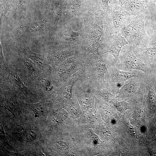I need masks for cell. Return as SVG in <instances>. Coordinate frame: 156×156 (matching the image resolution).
<instances>
[{
  "instance_id": "1",
  "label": "cell",
  "mask_w": 156,
  "mask_h": 156,
  "mask_svg": "<svg viewBox=\"0 0 156 156\" xmlns=\"http://www.w3.org/2000/svg\"><path fill=\"white\" fill-rule=\"evenodd\" d=\"M146 17L141 14L131 18L130 23L121 29L119 33L129 44L142 48L149 44V38L144 29Z\"/></svg>"
},
{
  "instance_id": "2",
  "label": "cell",
  "mask_w": 156,
  "mask_h": 156,
  "mask_svg": "<svg viewBox=\"0 0 156 156\" xmlns=\"http://www.w3.org/2000/svg\"><path fill=\"white\" fill-rule=\"evenodd\" d=\"M133 46L129 43L122 48L119 55L120 63L118 68L121 70H133L145 73L149 72L150 69L148 66L133 53Z\"/></svg>"
},
{
  "instance_id": "3",
  "label": "cell",
  "mask_w": 156,
  "mask_h": 156,
  "mask_svg": "<svg viewBox=\"0 0 156 156\" xmlns=\"http://www.w3.org/2000/svg\"><path fill=\"white\" fill-rule=\"evenodd\" d=\"M109 26L112 33H119L121 29L128 24L131 21V16L122 7L115 6L111 11Z\"/></svg>"
},
{
  "instance_id": "4",
  "label": "cell",
  "mask_w": 156,
  "mask_h": 156,
  "mask_svg": "<svg viewBox=\"0 0 156 156\" xmlns=\"http://www.w3.org/2000/svg\"><path fill=\"white\" fill-rule=\"evenodd\" d=\"M154 5L153 0H127L122 7L131 16L143 14L146 16L148 11Z\"/></svg>"
},
{
  "instance_id": "5",
  "label": "cell",
  "mask_w": 156,
  "mask_h": 156,
  "mask_svg": "<svg viewBox=\"0 0 156 156\" xmlns=\"http://www.w3.org/2000/svg\"><path fill=\"white\" fill-rule=\"evenodd\" d=\"M112 71L111 78L112 84L117 89L120 88L124 85L125 82L127 80L133 77H139L143 75L142 72H125L116 68Z\"/></svg>"
},
{
  "instance_id": "6",
  "label": "cell",
  "mask_w": 156,
  "mask_h": 156,
  "mask_svg": "<svg viewBox=\"0 0 156 156\" xmlns=\"http://www.w3.org/2000/svg\"><path fill=\"white\" fill-rule=\"evenodd\" d=\"M104 22L103 17L99 16L97 19L94 28L91 32L90 37V45L96 55L99 54L98 49L100 45V40L103 32Z\"/></svg>"
},
{
  "instance_id": "7",
  "label": "cell",
  "mask_w": 156,
  "mask_h": 156,
  "mask_svg": "<svg viewBox=\"0 0 156 156\" xmlns=\"http://www.w3.org/2000/svg\"><path fill=\"white\" fill-rule=\"evenodd\" d=\"M111 38L108 51L114 56L118 66L120 63L119 59L120 52L122 48L129 43L120 33L115 34Z\"/></svg>"
},
{
  "instance_id": "8",
  "label": "cell",
  "mask_w": 156,
  "mask_h": 156,
  "mask_svg": "<svg viewBox=\"0 0 156 156\" xmlns=\"http://www.w3.org/2000/svg\"><path fill=\"white\" fill-rule=\"evenodd\" d=\"M133 51L146 64L156 61V47L142 48L133 45Z\"/></svg>"
},
{
  "instance_id": "9",
  "label": "cell",
  "mask_w": 156,
  "mask_h": 156,
  "mask_svg": "<svg viewBox=\"0 0 156 156\" xmlns=\"http://www.w3.org/2000/svg\"><path fill=\"white\" fill-rule=\"evenodd\" d=\"M23 53L27 57L30 59L40 68L45 70L48 67V64L44 55L33 52L28 48H22Z\"/></svg>"
},
{
  "instance_id": "10",
  "label": "cell",
  "mask_w": 156,
  "mask_h": 156,
  "mask_svg": "<svg viewBox=\"0 0 156 156\" xmlns=\"http://www.w3.org/2000/svg\"><path fill=\"white\" fill-rule=\"evenodd\" d=\"M17 87L24 94L28 93L29 91L16 73L9 70L8 74L5 79Z\"/></svg>"
},
{
  "instance_id": "11",
  "label": "cell",
  "mask_w": 156,
  "mask_h": 156,
  "mask_svg": "<svg viewBox=\"0 0 156 156\" xmlns=\"http://www.w3.org/2000/svg\"><path fill=\"white\" fill-rule=\"evenodd\" d=\"M146 88L147 90V103L150 109L154 112L156 109V93L152 85L147 83Z\"/></svg>"
},
{
  "instance_id": "12",
  "label": "cell",
  "mask_w": 156,
  "mask_h": 156,
  "mask_svg": "<svg viewBox=\"0 0 156 156\" xmlns=\"http://www.w3.org/2000/svg\"><path fill=\"white\" fill-rule=\"evenodd\" d=\"M106 64L105 61L99 55L96 64V70L98 77L104 81L105 75L108 73Z\"/></svg>"
},
{
  "instance_id": "13",
  "label": "cell",
  "mask_w": 156,
  "mask_h": 156,
  "mask_svg": "<svg viewBox=\"0 0 156 156\" xmlns=\"http://www.w3.org/2000/svg\"><path fill=\"white\" fill-rule=\"evenodd\" d=\"M46 23V22L45 20L35 22L22 28H23L25 31H27L31 32L38 31L44 27Z\"/></svg>"
},
{
  "instance_id": "14",
  "label": "cell",
  "mask_w": 156,
  "mask_h": 156,
  "mask_svg": "<svg viewBox=\"0 0 156 156\" xmlns=\"http://www.w3.org/2000/svg\"><path fill=\"white\" fill-rule=\"evenodd\" d=\"M32 111L36 117L42 116L45 113L46 109L45 105L41 103H38L30 105Z\"/></svg>"
},
{
  "instance_id": "15",
  "label": "cell",
  "mask_w": 156,
  "mask_h": 156,
  "mask_svg": "<svg viewBox=\"0 0 156 156\" xmlns=\"http://www.w3.org/2000/svg\"><path fill=\"white\" fill-rule=\"evenodd\" d=\"M5 103L6 108L15 116L17 114L18 107L14 100L12 99L8 98L6 100Z\"/></svg>"
},
{
  "instance_id": "16",
  "label": "cell",
  "mask_w": 156,
  "mask_h": 156,
  "mask_svg": "<svg viewBox=\"0 0 156 156\" xmlns=\"http://www.w3.org/2000/svg\"><path fill=\"white\" fill-rule=\"evenodd\" d=\"M79 32H75L71 29H68L64 32L63 37L66 40H75L79 38Z\"/></svg>"
},
{
  "instance_id": "17",
  "label": "cell",
  "mask_w": 156,
  "mask_h": 156,
  "mask_svg": "<svg viewBox=\"0 0 156 156\" xmlns=\"http://www.w3.org/2000/svg\"><path fill=\"white\" fill-rule=\"evenodd\" d=\"M25 138L27 140L31 141L34 140L36 138V133L33 131H26Z\"/></svg>"
},
{
  "instance_id": "18",
  "label": "cell",
  "mask_w": 156,
  "mask_h": 156,
  "mask_svg": "<svg viewBox=\"0 0 156 156\" xmlns=\"http://www.w3.org/2000/svg\"><path fill=\"white\" fill-rule=\"evenodd\" d=\"M22 59L24 64L29 71L32 73H34L35 70L31 63L25 58H22Z\"/></svg>"
},
{
  "instance_id": "19",
  "label": "cell",
  "mask_w": 156,
  "mask_h": 156,
  "mask_svg": "<svg viewBox=\"0 0 156 156\" xmlns=\"http://www.w3.org/2000/svg\"><path fill=\"white\" fill-rule=\"evenodd\" d=\"M65 56V54L62 52L56 53L53 56V58L55 61H60L62 60Z\"/></svg>"
},
{
  "instance_id": "20",
  "label": "cell",
  "mask_w": 156,
  "mask_h": 156,
  "mask_svg": "<svg viewBox=\"0 0 156 156\" xmlns=\"http://www.w3.org/2000/svg\"><path fill=\"white\" fill-rule=\"evenodd\" d=\"M56 145L62 151H66L68 150L67 145L63 142H58L56 143Z\"/></svg>"
},
{
  "instance_id": "21",
  "label": "cell",
  "mask_w": 156,
  "mask_h": 156,
  "mask_svg": "<svg viewBox=\"0 0 156 156\" xmlns=\"http://www.w3.org/2000/svg\"><path fill=\"white\" fill-rule=\"evenodd\" d=\"M103 3V10L106 12L109 11V7L108 5L109 0H101Z\"/></svg>"
},
{
  "instance_id": "22",
  "label": "cell",
  "mask_w": 156,
  "mask_h": 156,
  "mask_svg": "<svg viewBox=\"0 0 156 156\" xmlns=\"http://www.w3.org/2000/svg\"><path fill=\"white\" fill-rule=\"evenodd\" d=\"M127 0H113L115 6L120 7H122Z\"/></svg>"
},
{
  "instance_id": "23",
  "label": "cell",
  "mask_w": 156,
  "mask_h": 156,
  "mask_svg": "<svg viewBox=\"0 0 156 156\" xmlns=\"http://www.w3.org/2000/svg\"><path fill=\"white\" fill-rule=\"evenodd\" d=\"M50 82L49 80H47L45 82L44 86L45 89L47 91L51 90L53 88V86H51Z\"/></svg>"
},
{
  "instance_id": "24",
  "label": "cell",
  "mask_w": 156,
  "mask_h": 156,
  "mask_svg": "<svg viewBox=\"0 0 156 156\" xmlns=\"http://www.w3.org/2000/svg\"><path fill=\"white\" fill-rule=\"evenodd\" d=\"M153 131L155 133V131H156V116H155L153 120Z\"/></svg>"
},
{
  "instance_id": "25",
  "label": "cell",
  "mask_w": 156,
  "mask_h": 156,
  "mask_svg": "<svg viewBox=\"0 0 156 156\" xmlns=\"http://www.w3.org/2000/svg\"><path fill=\"white\" fill-rule=\"evenodd\" d=\"M13 1L14 3L17 5H18V6L20 5L21 0H13Z\"/></svg>"
},
{
  "instance_id": "26",
  "label": "cell",
  "mask_w": 156,
  "mask_h": 156,
  "mask_svg": "<svg viewBox=\"0 0 156 156\" xmlns=\"http://www.w3.org/2000/svg\"><path fill=\"white\" fill-rule=\"evenodd\" d=\"M149 45L152 47H156V42L150 44Z\"/></svg>"
},
{
  "instance_id": "27",
  "label": "cell",
  "mask_w": 156,
  "mask_h": 156,
  "mask_svg": "<svg viewBox=\"0 0 156 156\" xmlns=\"http://www.w3.org/2000/svg\"><path fill=\"white\" fill-rule=\"evenodd\" d=\"M154 90L156 93V86H155V90Z\"/></svg>"
}]
</instances>
